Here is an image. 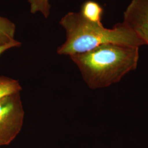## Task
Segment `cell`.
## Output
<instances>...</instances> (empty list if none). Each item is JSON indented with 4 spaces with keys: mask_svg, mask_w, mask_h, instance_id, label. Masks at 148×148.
Here are the masks:
<instances>
[{
    "mask_svg": "<svg viewBox=\"0 0 148 148\" xmlns=\"http://www.w3.org/2000/svg\"><path fill=\"white\" fill-rule=\"evenodd\" d=\"M122 23L148 45V0H132L124 12Z\"/></svg>",
    "mask_w": 148,
    "mask_h": 148,
    "instance_id": "4",
    "label": "cell"
},
{
    "mask_svg": "<svg viewBox=\"0 0 148 148\" xmlns=\"http://www.w3.org/2000/svg\"><path fill=\"white\" fill-rule=\"evenodd\" d=\"M139 49L136 46L107 44L70 57L78 67L85 83L95 90L118 83L136 69Z\"/></svg>",
    "mask_w": 148,
    "mask_h": 148,
    "instance_id": "1",
    "label": "cell"
},
{
    "mask_svg": "<svg viewBox=\"0 0 148 148\" xmlns=\"http://www.w3.org/2000/svg\"><path fill=\"white\" fill-rule=\"evenodd\" d=\"M79 13L88 21L101 24L104 9L99 3L93 0H87L82 5Z\"/></svg>",
    "mask_w": 148,
    "mask_h": 148,
    "instance_id": "5",
    "label": "cell"
},
{
    "mask_svg": "<svg viewBox=\"0 0 148 148\" xmlns=\"http://www.w3.org/2000/svg\"><path fill=\"white\" fill-rule=\"evenodd\" d=\"M60 24L66 31V41L57 53L69 57L86 53L102 45L116 44L139 47L143 41L125 24L119 23L106 28L103 24L92 23L79 13L70 12L61 19Z\"/></svg>",
    "mask_w": 148,
    "mask_h": 148,
    "instance_id": "2",
    "label": "cell"
},
{
    "mask_svg": "<svg viewBox=\"0 0 148 148\" xmlns=\"http://www.w3.org/2000/svg\"><path fill=\"white\" fill-rule=\"evenodd\" d=\"M16 27L15 24L5 17L0 16V46L14 40Z\"/></svg>",
    "mask_w": 148,
    "mask_h": 148,
    "instance_id": "6",
    "label": "cell"
},
{
    "mask_svg": "<svg viewBox=\"0 0 148 148\" xmlns=\"http://www.w3.org/2000/svg\"><path fill=\"white\" fill-rule=\"evenodd\" d=\"M21 43L16 40V39L10 42L6 43L5 45H1L0 46V56L7 50L13 48L19 47L21 46Z\"/></svg>",
    "mask_w": 148,
    "mask_h": 148,
    "instance_id": "9",
    "label": "cell"
},
{
    "mask_svg": "<svg viewBox=\"0 0 148 148\" xmlns=\"http://www.w3.org/2000/svg\"><path fill=\"white\" fill-rule=\"evenodd\" d=\"M25 111L21 93L0 99V147L8 145L20 133Z\"/></svg>",
    "mask_w": 148,
    "mask_h": 148,
    "instance_id": "3",
    "label": "cell"
},
{
    "mask_svg": "<svg viewBox=\"0 0 148 148\" xmlns=\"http://www.w3.org/2000/svg\"><path fill=\"white\" fill-rule=\"evenodd\" d=\"M30 5V12L32 14L39 12L47 18L50 14L51 5L49 0H28Z\"/></svg>",
    "mask_w": 148,
    "mask_h": 148,
    "instance_id": "8",
    "label": "cell"
},
{
    "mask_svg": "<svg viewBox=\"0 0 148 148\" xmlns=\"http://www.w3.org/2000/svg\"><path fill=\"white\" fill-rule=\"evenodd\" d=\"M22 87L16 79L4 76H0V99L3 98L21 93Z\"/></svg>",
    "mask_w": 148,
    "mask_h": 148,
    "instance_id": "7",
    "label": "cell"
}]
</instances>
